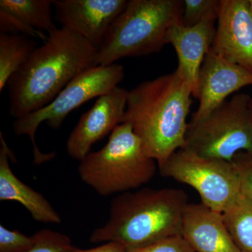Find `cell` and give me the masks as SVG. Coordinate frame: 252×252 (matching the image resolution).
<instances>
[{"label":"cell","instance_id":"cell-9","mask_svg":"<svg viewBox=\"0 0 252 252\" xmlns=\"http://www.w3.org/2000/svg\"><path fill=\"white\" fill-rule=\"evenodd\" d=\"M127 95L128 91L118 86L97 97L94 106L82 114L68 137L66 148L69 157L81 161L90 153L94 144L122 124Z\"/></svg>","mask_w":252,"mask_h":252},{"label":"cell","instance_id":"cell-22","mask_svg":"<svg viewBox=\"0 0 252 252\" xmlns=\"http://www.w3.org/2000/svg\"><path fill=\"white\" fill-rule=\"evenodd\" d=\"M0 32L6 34H22L37 38L43 42L48 39L45 33L31 27L14 15L2 9H0Z\"/></svg>","mask_w":252,"mask_h":252},{"label":"cell","instance_id":"cell-12","mask_svg":"<svg viewBox=\"0 0 252 252\" xmlns=\"http://www.w3.org/2000/svg\"><path fill=\"white\" fill-rule=\"evenodd\" d=\"M127 0H54L62 27L79 34L98 49L109 27L125 9Z\"/></svg>","mask_w":252,"mask_h":252},{"label":"cell","instance_id":"cell-27","mask_svg":"<svg viewBox=\"0 0 252 252\" xmlns=\"http://www.w3.org/2000/svg\"><path fill=\"white\" fill-rule=\"evenodd\" d=\"M251 2H252V0H251Z\"/></svg>","mask_w":252,"mask_h":252},{"label":"cell","instance_id":"cell-16","mask_svg":"<svg viewBox=\"0 0 252 252\" xmlns=\"http://www.w3.org/2000/svg\"><path fill=\"white\" fill-rule=\"evenodd\" d=\"M227 229L242 252H252V199L243 191L222 212Z\"/></svg>","mask_w":252,"mask_h":252},{"label":"cell","instance_id":"cell-5","mask_svg":"<svg viewBox=\"0 0 252 252\" xmlns=\"http://www.w3.org/2000/svg\"><path fill=\"white\" fill-rule=\"evenodd\" d=\"M157 162L144 151L128 124L112 131L107 143L83 159L78 172L81 180L102 196L125 193L152 180Z\"/></svg>","mask_w":252,"mask_h":252},{"label":"cell","instance_id":"cell-19","mask_svg":"<svg viewBox=\"0 0 252 252\" xmlns=\"http://www.w3.org/2000/svg\"><path fill=\"white\" fill-rule=\"evenodd\" d=\"M35 243L28 252H76V248L67 235L49 229L39 230L34 234Z\"/></svg>","mask_w":252,"mask_h":252},{"label":"cell","instance_id":"cell-18","mask_svg":"<svg viewBox=\"0 0 252 252\" xmlns=\"http://www.w3.org/2000/svg\"><path fill=\"white\" fill-rule=\"evenodd\" d=\"M52 0H1L0 9L7 11L28 26L47 32L57 29L53 20Z\"/></svg>","mask_w":252,"mask_h":252},{"label":"cell","instance_id":"cell-2","mask_svg":"<svg viewBox=\"0 0 252 252\" xmlns=\"http://www.w3.org/2000/svg\"><path fill=\"white\" fill-rule=\"evenodd\" d=\"M191 97L190 84L177 69L128 91L122 123L131 126L158 167L185 147Z\"/></svg>","mask_w":252,"mask_h":252},{"label":"cell","instance_id":"cell-23","mask_svg":"<svg viewBox=\"0 0 252 252\" xmlns=\"http://www.w3.org/2000/svg\"><path fill=\"white\" fill-rule=\"evenodd\" d=\"M129 252H195L193 249L182 236L175 235L169 238L162 239Z\"/></svg>","mask_w":252,"mask_h":252},{"label":"cell","instance_id":"cell-17","mask_svg":"<svg viewBox=\"0 0 252 252\" xmlns=\"http://www.w3.org/2000/svg\"><path fill=\"white\" fill-rule=\"evenodd\" d=\"M35 41L22 34H0V91L36 49Z\"/></svg>","mask_w":252,"mask_h":252},{"label":"cell","instance_id":"cell-11","mask_svg":"<svg viewBox=\"0 0 252 252\" xmlns=\"http://www.w3.org/2000/svg\"><path fill=\"white\" fill-rule=\"evenodd\" d=\"M252 85V72L227 61L210 49L200 68L198 79L199 104L190 122L211 114L230 94Z\"/></svg>","mask_w":252,"mask_h":252},{"label":"cell","instance_id":"cell-24","mask_svg":"<svg viewBox=\"0 0 252 252\" xmlns=\"http://www.w3.org/2000/svg\"><path fill=\"white\" fill-rule=\"evenodd\" d=\"M233 162L240 173L242 191L252 199V154L240 152Z\"/></svg>","mask_w":252,"mask_h":252},{"label":"cell","instance_id":"cell-14","mask_svg":"<svg viewBox=\"0 0 252 252\" xmlns=\"http://www.w3.org/2000/svg\"><path fill=\"white\" fill-rule=\"evenodd\" d=\"M181 235L195 252H242L225 226L222 213L203 203H188Z\"/></svg>","mask_w":252,"mask_h":252},{"label":"cell","instance_id":"cell-26","mask_svg":"<svg viewBox=\"0 0 252 252\" xmlns=\"http://www.w3.org/2000/svg\"><path fill=\"white\" fill-rule=\"evenodd\" d=\"M250 110H251L252 117V97L251 99V101H250Z\"/></svg>","mask_w":252,"mask_h":252},{"label":"cell","instance_id":"cell-4","mask_svg":"<svg viewBox=\"0 0 252 252\" xmlns=\"http://www.w3.org/2000/svg\"><path fill=\"white\" fill-rule=\"evenodd\" d=\"M183 9L181 0H129L97 49L96 65L160 52L169 29L182 23Z\"/></svg>","mask_w":252,"mask_h":252},{"label":"cell","instance_id":"cell-13","mask_svg":"<svg viewBox=\"0 0 252 252\" xmlns=\"http://www.w3.org/2000/svg\"><path fill=\"white\" fill-rule=\"evenodd\" d=\"M217 9L209 13L193 26L188 27L182 23H176L167 32V44L173 46L178 59L177 69L190 84L195 99L198 97L200 68L216 34Z\"/></svg>","mask_w":252,"mask_h":252},{"label":"cell","instance_id":"cell-1","mask_svg":"<svg viewBox=\"0 0 252 252\" xmlns=\"http://www.w3.org/2000/svg\"><path fill=\"white\" fill-rule=\"evenodd\" d=\"M97 51L67 28L49 33L8 81L10 116L21 119L51 103L74 78L96 65Z\"/></svg>","mask_w":252,"mask_h":252},{"label":"cell","instance_id":"cell-7","mask_svg":"<svg viewBox=\"0 0 252 252\" xmlns=\"http://www.w3.org/2000/svg\"><path fill=\"white\" fill-rule=\"evenodd\" d=\"M124 78L121 64L95 65L81 73L65 86L47 106L21 119H15L13 130L16 135H28L33 147L35 163L49 161L55 153L41 152L35 142L38 127L42 123L54 130H59L64 119L73 110L87 101L99 97L119 86Z\"/></svg>","mask_w":252,"mask_h":252},{"label":"cell","instance_id":"cell-6","mask_svg":"<svg viewBox=\"0 0 252 252\" xmlns=\"http://www.w3.org/2000/svg\"><path fill=\"white\" fill-rule=\"evenodd\" d=\"M251 99L247 94H235L206 117L189 122L184 149L227 161L240 152L252 154Z\"/></svg>","mask_w":252,"mask_h":252},{"label":"cell","instance_id":"cell-21","mask_svg":"<svg viewBox=\"0 0 252 252\" xmlns=\"http://www.w3.org/2000/svg\"><path fill=\"white\" fill-rule=\"evenodd\" d=\"M182 24L193 26L202 21L209 13L217 9L220 0H184Z\"/></svg>","mask_w":252,"mask_h":252},{"label":"cell","instance_id":"cell-25","mask_svg":"<svg viewBox=\"0 0 252 252\" xmlns=\"http://www.w3.org/2000/svg\"><path fill=\"white\" fill-rule=\"evenodd\" d=\"M76 252H127L125 248L117 243H104L97 248L89 250H78Z\"/></svg>","mask_w":252,"mask_h":252},{"label":"cell","instance_id":"cell-20","mask_svg":"<svg viewBox=\"0 0 252 252\" xmlns=\"http://www.w3.org/2000/svg\"><path fill=\"white\" fill-rule=\"evenodd\" d=\"M34 235L27 236L18 230L0 225V252H28L34 247Z\"/></svg>","mask_w":252,"mask_h":252},{"label":"cell","instance_id":"cell-10","mask_svg":"<svg viewBox=\"0 0 252 252\" xmlns=\"http://www.w3.org/2000/svg\"><path fill=\"white\" fill-rule=\"evenodd\" d=\"M212 49L252 72L251 0H220Z\"/></svg>","mask_w":252,"mask_h":252},{"label":"cell","instance_id":"cell-15","mask_svg":"<svg viewBox=\"0 0 252 252\" xmlns=\"http://www.w3.org/2000/svg\"><path fill=\"white\" fill-rule=\"evenodd\" d=\"M0 200L16 201L26 207L36 221L59 224L61 215L42 194L19 180L11 170L9 160H16L2 132H0Z\"/></svg>","mask_w":252,"mask_h":252},{"label":"cell","instance_id":"cell-8","mask_svg":"<svg viewBox=\"0 0 252 252\" xmlns=\"http://www.w3.org/2000/svg\"><path fill=\"white\" fill-rule=\"evenodd\" d=\"M160 175L191 187L201 203L222 213L241 190V180L233 161L208 158L180 149L159 167Z\"/></svg>","mask_w":252,"mask_h":252},{"label":"cell","instance_id":"cell-3","mask_svg":"<svg viewBox=\"0 0 252 252\" xmlns=\"http://www.w3.org/2000/svg\"><path fill=\"white\" fill-rule=\"evenodd\" d=\"M189 197L175 188H144L113 199L107 223L94 229L92 243H117L129 252L181 235Z\"/></svg>","mask_w":252,"mask_h":252}]
</instances>
